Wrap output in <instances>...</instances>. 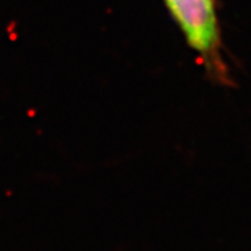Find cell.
Masks as SVG:
<instances>
[{
    "instance_id": "cell-1",
    "label": "cell",
    "mask_w": 251,
    "mask_h": 251,
    "mask_svg": "<svg viewBox=\"0 0 251 251\" xmlns=\"http://www.w3.org/2000/svg\"><path fill=\"white\" fill-rule=\"evenodd\" d=\"M172 21L211 82L233 87V77L225 60L224 38L218 0H162Z\"/></svg>"
}]
</instances>
